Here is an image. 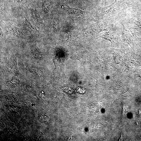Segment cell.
Here are the masks:
<instances>
[{
  "instance_id": "9a60e30c",
  "label": "cell",
  "mask_w": 141,
  "mask_h": 141,
  "mask_svg": "<svg viewBox=\"0 0 141 141\" xmlns=\"http://www.w3.org/2000/svg\"><path fill=\"white\" fill-rule=\"evenodd\" d=\"M122 135H121V137L120 139H119V141H122Z\"/></svg>"
},
{
  "instance_id": "5b68a950",
  "label": "cell",
  "mask_w": 141,
  "mask_h": 141,
  "mask_svg": "<svg viewBox=\"0 0 141 141\" xmlns=\"http://www.w3.org/2000/svg\"><path fill=\"white\" fill-rule=\"evenodd\" d=\"M29 66V70L35 75L41 77V76L43 75V70L41 67L32 66Z\"/></svg>"
},
{
  "instance_id": "5bb4252c",
  "label": "cell",
  "mask_w": 141,
  "mask_h": 141,
  "mask_svg": "<svg viewBox=\"0 0 141 141\" xmlns=\"http://www.w3.org/2000/svg\"><path fill=\"white\" fill-rule=\"evenodd\" d=\"M23 0H15L16 1L18 2H20L22 1Z\"/></svg>"
},
{
  "instance_id": "7a4b0ae2",
  "label": "cell",
  "mask_w": 141,
  "mask_h": 141,
  "mask_svg": "<svg viewBox=\"0 0 141 141\" xmlns=\"http://www.w3.org/2000/svg\"><path fill=\"white\" fill-rule=\"evenodd\" d=\"M123 32L122 38L123 42L128 44L130 46H132V37L129 30L122 25Z\"/></svg>"
},
{
  "instance_id": "52a82bcc",
  "label": "cell",
  "mask_w": 141,
  "mask_h": 141,
  "mask_svg": "<svg viewBox=\"0 0 141 141\" xmlns=\"http://www.w3.org/2000/svg\"><path fill=\"white\" fill-rule=\"evenodd\" d=\"M24 24L26 28L28 30L33 32L37 33L38 32V30L36 28L26 17L24 21Z\"/></svg>"
},
{
  "instance_id": "30bf717a",
  "label": "cell",
  "mask_w": 141,
  "mask_h": 141,
  "mask_svg": "<svg viewBox=\"0 0 141 141\" xmlns=\"http://www.w3.org/2000/svg\"><path fill=\"white\" fill-rule=\"evenodd\" d=\"M58 19L57 17L55 16L53 19L52 23V27L55 32H57L58 31Z\"/></svg>"
},
{
  "instance_id": "4fadbf2b",
  "label": "cell",
  "mask_w": 141,
  "mask_h": 141,
  "mask_svg": "<svg viewBox=\"0 0 141 141\" xmlns=\"http://www.w3.org/2000/svg\"><path fill=\"white\" fill-rule=\"evenodd\" d=\"M127 110L125 107H124L122 110V114L124 115H125L126 114Z\"/></svg>"
},
{
  "instance_id": "277c9868",
  "label": "cell",
  "mask_w": 141,
  "mask_h": 141,
  "mask_svg": "<svg viewBox=\"0 0 141 141\" xmlns=\"http://www.w3.org/2000/svg\"><path fill=\"white\" fill-rule=\"evenodd\" d=\"M8 66L11 72L17 73H19L17 67V60L15 57H13L10 60Z\"/></svg>"
},
{
  "instance_id": "6da1fadb",
  "label": "cell",
  "mask_w": 141,
  "mask_h": 141,
  "mask_svg": "<svg viewBox=\"0 0 141 141\" xmlns=\"http://www.w3.org/2000/svg\"><path fill=\"white\" fill-rule=\"evenodd\" d=\"M29 10L33 21L40 27H44V24L36 9L30 8Z\"/></svg>"
},
{
  "instance_id": "9c48e42d",
  "label": "cell",
  "mask_w": 141,
  "mask_h": 141,
  "mask_svg": "<svg viewBox=\"0 0 141 141\" xmlns=\"http://www.w3.org/2000/svg\"><path fill=\"white\" fill-rule=\"evenodd\" d=\"M42 8L45 13H47L49 12L50 9V5L48 1L46 0L44 1L42 3Z\"/></svg>"
},
{
  "instance_id": "8fae6325",
  "label": "cell",
  "mask_w": 141,
  "mask_h": 141,
  "mask_svg": "<svg viewBox=\"0 0 141 141\" xmlns=\"http://www.w3.org/2000/svg\"><path fill=\"white\" fill-rule=\"evenodd\" d=\"M38 118L39 121L43 123H48L49 121V118L45 115L40 114Z\"/></svg>"
},
{
  "instance_id": "ba28073f",
  "label": "cell",
  "mask_w": 141,
  "mask_h": 141,
  "mask_svg": "<svg viewBox=\"0 0 141 141\" xmlns=\"http://www.w3.org/2000/svg\"><path fill=\"white\" fill-rule=\"evenodd\" d=\"M11 31L14 36L19 38H23V34L22 32L16 27L13 26L11 28Z\"/></svg>"
},
{
  "instance_id": "7c38bea8",
  "label": "cell",
  "mask_w": 141,
  "mask_h": 141,
  "mask_svg": "<svg viewBox=\"0 0 141 141\" xmlns=\"http://www.w3.org/2000/svg\"><path fill=\"white\" fill-rule=\"evenodd\" d=\"M32 53L37 55H41V52L39 48L36 46H32L31 48Z\"/></svg>"
},
{
  "instance_id": "8992f818",
  "label": "cell",
  "mask_w": 141,
  "mask_h": 141,
  "mask_svg": "<svg viewBox=\"0 0 141 141\" xmlns=\"http://www.w3.org/2000/svg\"><path fill=\"white\" fill-rule=\"evenodd\" d=\"M99 37L101 38L110 41L111 42V45H113L114 38L111 32L109 31L106 32L103 34L101 35Z\"/></svg>"
},
{
  "instance_id": "3957f363",
  "label": "cell",
  "mask_w": 141,
  "mask_h": 141,
  "mask_svg": "<svg viewBox=\"0 0 141 141\" xmlns=\"http://www.w3.org/2000/svg\"><path fill=\"white\" fill-rule=\"evenodd\" d=\"M120 9L113 5L109 6L106 8H103L101 11V13L103 15H109L117 13L119 11Z\"/></svg>"
}]
</instances>
